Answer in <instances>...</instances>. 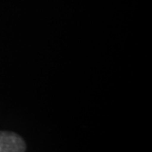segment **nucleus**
I'll return each mask as SVG.
<instances>
[{"label":"nucleus","mask_w":152,"mask_h":152,"mask_svg":"<svg viewBox=\"0 0 152 152\" xmlns=\"http://www.w3.org/2000/svg\"><path fill=\"white\" fill-rule=\"evenodd\" d=\"M27 150L25 140L11 132H0V152H24Z\"/></svg>","instance_id":"1"}]
</instances>
